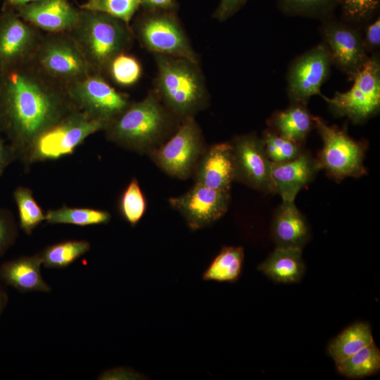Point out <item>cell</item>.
I'll return each instance as SVG.
<instances>
[{
	"label": "cell",
	"instance_id": "obj_39",
	"mask_svg": "<svg viewBox=\"0 0 380 380\" xmlns=\"http://www.w3.org/2000/svg\"><path fill=\"white\" fill-rule=\"evenodd\" d=\"M144 376L129 367H115L103 371L97 378L99 380H130L144 379Z\"/></svg>",
	"mask_w": 380,
	"mask_h": 380
},
{
	"label": "cell",
	"instance_id": "obj_23",
	"mask_svg": "<svg viewBox=\"0 0 380 380\" xmlns=\"http://www.w3.org/2000/svg\"><path fill=\"white\" fill-rule=\"evenodd\" d=\"M258 270L277 283L298 282L305 272L302 248L276 247Z\"/></svg>",
	"mask_w": 380,
	"mask_h": 380
},
{
	"label": "cell",
	"instance_id": "obj_36",
	"mask_svg": "<svg viewBox=\"0 0 380 380\" xmlns=\"http://www.w3.org/2000/svg\"><path fill=\"white\" fill-rule=\"evenodd\" d=\"M18 236V225L12 212L0 208V258L15 243Z\"/></svg>",
	"mask_w": 380,
	"mask_h": 380
},
{
	"label": "cell",
	"instance_id": "obj_17",
	"mask_svg": "<svg viewBox=\"0 0 380 380\" xmlns=\"http://www.w3.org/2000/svg\"><path fill=\"white\" fill-rule=\"evenodd\" d=\"M13 8L25 21L52 33L69 31L77 23L80 13L68 0H42Z\"/></svg>",
	"mask_w": 380,
	"mask_h": 380
},
{
	"label": "cell",
	"instance_id": "obj_20",
	"mask_svg": "<svg viewBox=\"0 0 380 380\" xmlns=\"http://www.w3.org/2000/svg\"><path fill=\"white\" fill-rule=\"evenodd\" d=\"M42 265L38 253L6 261L0 267V281L21 293H49L52 289L42 277Z\"/></svg>",
	"mask_w": 380,
	"mask_h": 380
},
{
	"label": "cell",
	"instance_id": "obj_30",
	"mask_svg": "<svg viewBox=\"0 0 380 380\" xmlns=\"http://www.w3.org/2000/svg\"><path fill=\"white\" fill-rule=\"evenodd\" d=\"M286 15L322 20L334 15L336 0H277Z\"/></svg>",
	"mask_w": 380,
	"mask_h": 380
},
{
	"label": "cell",
	"instance_id": "obj_25",
	"mask_svg": "<svg viewBox=\"0 0 380 380\" xmlns=\"http://www.w3.org/2000/svg\"><path fill=\"white\" fill-rule=\"evenodd\" d=\"M373 341L370 326L360 322L350 325L331 340L327 350L337 363Z\"/></svg>",
	"mask_w": 380,
	"mask_h": 380
},
{
	"label": "cell",
	"instance_id": "obj_38",
	"mask_svg": "<svg viewBox=\"0 0 380 380\" xmlns=\"http://www.w3.org/2000/svg\"><path fill=\"white\" fill-rule=\"evenodd\" d=\"M247 0H220L213 17L218 21H225L238 12Z\"/></svg>",
	"mask_w": 380,
	"mask_h": 380
},
{
	"label": "cell",
	"instance_id": "obj_27",
	"mask_svg": "<svg viewBox=\"0 0 380 380\" xmlns=\"http://www.w3.org/2000/svg\"><path fill=\"white\" fill-rule=\"evenodd\" d=\"M110 219L109 212L89 208L63 205L45 213V222L51 224H68L85 227L105 224L108 223Z\"/></svg>",
	"mask_w": 380,
	"mask_h": 380
},
{
	"label": "cell",
	"instance_id": "obj_34",
	"mask_svg": "<svg viewBox=\"0 0 380 380\" xmlns=\"http://www.w3.org/2000/svg\"><path fill=\"white\" fill-rule=\"evenodd\" d=\"M139 7V0H87L80 8L102 12L129 24Z\"/></svg>",
	"mask_w": 380,
	"mask_h": 380
},
{
	"label": "cell",
	"instance_id": "obj_37",
	"mask_svg": "<svg viewBox=\"0 0 380 380\" xmlns=\"http://www.w3.org/2000/svg\"><path fill=\"white\" fill-rule=\"evenodd\" d=\"M365 48L369 56L379 53L380 49V16L361 28Z\"/></svg>",
	"mask_w": 380,
	"mask_h": 380
},
{
	"label": "cell",
	"instance_id": "obj_2",
	"mask_svg": "<svg viewBox=\"0 0 380 380\" xmlns=\"http://www.w3.org/2000/svg\"><path fill=\"white\" fill-rule=\"evenodd\" d=\"M156 75L154 92L175 117L182 120L207 104L208 91L198 63L187 58L154 54Z\"/></svg>",
	"mask_w": 380,
	"mask_h": 380
},
{
	"label": "cell",
	"instance_id": "obj_26",
	"mask_svg": "<svg viewBox=\"0 0 380 380\" xmlns=\"http://www.w3.org/2000/svg\"><path fill=\"white\" fill-rule=\"evenodd\" d=\"M335 364L338 372L347 378H364L379 371L380 350L373 341L343 360Z\"/></svg>",
	"mask_w": 380,
	"mask_h": 380
},
{
	"label": "cell",
	"instance_id": "obj_18",
	"mask_svg": "<svg viewBox=\"0 0 380 380\" xmlns=\"http://www.w3.org/2000/svg\"><path fill=\"white\" fill-rule=\"evenodd\" d=\"M320 170L317 160L303 151L297 158L271 165L273 193L282 201H294L298 193L315 177Z\"/></svg>",
	"mask_w": 380,
	"mask_h": 380
},
{
	"label": "cell",
	"instance_id": "obj_11",
	"mask_svg": "<svg viewBox=\"0 0 380 380\" xmlns=\"http://www.w3.org/2000/svg\"><path fill=\"white\" fill-rule=\"evenodd\" d=\"M332 65L322 42L296 57L286 73V92L291 103L306 104L313 96H322L321 87Z\"/></svg>",
	"mask_w": 380,
	"mask_h": 380
},
{
	"label": "cell",
	"instance_id": "obj_22",
	"mask_svg": "<svg viewBox=\"0 0 380 380\" xmlns=\"http://www.w3.org/2000/svg\"><path fill=\"white\" fill-rule=\"evenodd\" d=\"M314 118L306 104L291 103L286 109L275 111L267 125L276 134L303 144L315 127Z\"/></svg>",
	"mask_w": 380,
	"mask_h": 380
},
{
	"label": "cell",
	"instance_id": "obj_15",
	"mask_svg": "<svg viewBox=\"0 0 380 380\" xmlns=\"http://www.w3.org/2000/svg\"><path fill=\"white\" fill-rule=\"evenodd\" d=\"M233 148L235 179L264 193H273L272 163L264 150L262 139L255 133L236 137Z\"/></svg>",
	"mask_w": 380,
	"mask_h": 380
},
{
	"label": "cell",
	"instance_id": "obj_40",
	"mask_svg": "<svg viewBox=\"0 0 380 380\" xmlns=\"http://www.w3.org/2000/svg\"><path fill=\"white\" fill-rule=\"evenodd\" d=\"M144 11L175 12L177 8L176 0H139Z\"/></svg>",
	"mask_w": 380,
	"mask_h": 380
},
{
	"label": "cell",
	"instance_id": "obj_29",
	"mask_svg": "<svg viewBox=\"0 0 380 380\" xmlns=\"http://www.w3.org/2000/svg\"><path fill=\"white\" fill-rule=\"evenodd\" d=\"M13 196L18 209L20 228L30 235L39 224L45 221V213L35 200L30 188L18 186Z\"/></svg>",
	"mask_w": 380,
	"mask_h": 380
},
{
	"label": "cell",
	"instance_id": "obj_32",
	"mask_svg": "<svg viewBox=\"0 0 380 380\" xmlns=\"http://www.w3.org/2000/svg\"><path fill=\"white\" fill-rule=\"evenodd\" d=\"M261 139L265 153L271 163L291 160L304 151L301 144L281 137L269 128L262 132Z\"/></svg>",
	"mask_w": 380,
	"mask_h": 380
},
{
	"label": "cell",
	"instance_id": "obj_4",
	"mask_svg": "<svg viewBox=\"0 0 380 380\" xmlns=\"http://www.w3.org/2000/svg\"><path fill=\"white\" fill-rule=\"evenodd\" d=\"M171 115L153 90L142 100L131 103L103 131L110 141L123 148L145 151L165 134Z\"/></svg>",
	"mask_w": 380,
	"mask_h": 380
},
{
	"label": "cell",
	"instance_id": "obj_10",
	"mask_svg": "<svg viewBox=\"0 0 380 380\" xmlns=\"http://www.w3.org/2000/svg\"><path fill=\"white\" fill-rule=\"evenodd\" d=\"M320 21L322 42L332 65L353 80L370 56L363 44L361 29L336 19L334 15Z\"/></svg>",
	"mask_w": 380,
	"mask_h": 380
},
{
	"label": "cell",
	"instance_id": "obj_13",
	"mask_svg": "<svg viewBox=\"0 0 380 380\" xmlns=\"http://www.w3.org/2000/svg\"><path fill=\"white\" fill-rule=\"evenodd\" d=\"M202 148L201 128L190 117L182 120L167 142L152 152V158L168 175L184 179L192 172Z\"/></svg>",
	"mask_w": 380,
	"mask_h": 380
},
{
	"label": "cell",
	"instance_id": "obj_6",
	"mask_svg": "<svg viewBox=\"0 0 380 380\" xmlns=\"http://www.w3.org/2000/svg\"><path fill=\"white\" fill-rule=\"evenodd\" d=\"M32 61L46 77L65 89L93 73L67 32L42 35Z\"/></svg>",
	"mask_w": 380,
	"mask_h": 380
},
{
	"label": "cell",
	"instance_id": "obj_19",
	"mask_svg": "<svg viewBox=\"0 0 380 380\" xmlns=\"http://www.w3.org/2000/svg\"><path fill=\"white\" fill-rule=\"evenodd\" d=\"M234 179L235 167L231 142L210 146L198 163L196 183L214 189L230 191Z\"/></svg>",
	"mask_w": 380,
	"mask_h": 380
},
{
	"label": "cell",
	"instance_id": "obj_5",
	"mask_svg": "<svg viewBox=\"0 0 380 380\" xmlns=\"http://www.w3.org/2000/svg\"><path fill=\"white\" fill-rule=\"evenodd\" d=\"M108 125L76 109L43 132L32 144L21 163L28 167L34 163L70 155L87 137L104 130Z\"/></svg>",
	"mask_w": 380,
	"mask_h": 380
},
{
	"label": "cell",
	"instance_id": "obj_3",
	"mask_svg": "<svg viewBox=\"0 0 380 380\" xmlns=\"http://www.w3.org/2000/svg\"><path fill=\"white\" fill-rule=\"evenodd\" d=\"M67 32L73 39L92 72L102 75L111 61L130 47L132 28L108 14L80 9L75 25Z\"/></svg>",
	"mask_w": 380,
	"mask_h": 380
},
{
	"label": "cell",
	"instance_id": "obj_35",
	"mask_svg": "<svg viewBox=\"0 0 380 380\" xmlns=\"http://www.w3.org/2000/svg\"><path fill=\"white\" fill-rule=\"evenodd\" d=\"M108 72L116 83L122 86H130L139 80L141 67L137 58L124 53L117 56L111 61Z\"/></svg>",
	"mask_w": 380,
	"mask_h": 380
},
{
	"label": "cell",
	"instance_id": "obj_8",
	"mask_svg": "<svg viewBox=\"0 0 380 380\" xmlns=\"http://www.w3.org/2000/svg\"><path fill=\"white\" fill-rule=\"evenodd\" d=\"M314 120L323 142L317 158L320 170L336 182L366 175L363 163L366 144L351 138L343 129L329 125L319 117L315 116Z\"/></svg>",
	"mask_w": 380,
	"mask_h": 380
},
{
	"label": "cell",
	"instance_id": "obj_33",
	"mask_svg": "<svg viewBox=\"0 0 380 380\" xmlns=\"http://www.w3.org/2000/svg\"><path fill=\"white\" fill-rule=\"evenodd\" d=\"M146 208L145 196L137 179L133 178L120 196V213L127 222L132 226H135L144 216Z\"/></svg>",
	"mask_w": 380,
	"mask_h": 380
},
{
	"label": "cell",
	"instance_id": "obj_16",
	"mask_svg": "<svg viewBox=\"0 0 380 380\" xmlns=\"http://www.w3.org/2000/svg\"><path fill=\"white\" fill-rule=\"evenodd\" d=\"M229 200V191L195 183L185 194L170 198L169 203L182 215L189 227L196 230L219 220L227 212Z\"/></svg>",
	"mask_w": 380,
	"mask_h": 380
},
{
	"label": "cell",
	"instance_id": "obj_43",
	"mask_svg": "<svg viewBox=\"0 0 380 380\" xmlns=\"http://www.w3.org/2000/svg\"><path fill=\"white\" fill-rule=\"evenodd\" d=\"M42 1V0H4V4L15 8L18 6L33 2V1Z\"/></svg>",
	"mask_w": 380,
	"mask_h": 380
},
{
	"label": "cell",
	"instance_id": "obj_7",
	"mask_svg": "<svg viewBox=\"0 0 380 380\" xmlns=\"http://www.w3.org/2000/svg\"><path fill=\"white\" fill-rule=\"evenodd\" d=\"M353 80V86L349 90L336 91L331 98L324 95L322 98L334 116L347 117L353 123L361 124L379 111V53L369 56Z\"/></svg>",
	"mask_w": 380,
	"mask_h": 380
},
{
	"label": "cell",
	"instance_id": "obj_12",
	"mask_svg": "<svg viewBox=\"0 0 380 380\" xmlns=\"http://www.w3.org/2000/svg\"><path fill=\"white\" fill-rule=\"evenodd\" d=\"M66 91L79 110L107 123L131 103L127 95L112 87L102 75L94 73L68 86Z\"/></svg>",
	"mask_w": 380,
	"mask_h": 380
},
{
	"label": "cell",
	"instance_id": "obj_21",
	"mask_svg": "<svg viewBox=\"0 0 380 380\" xmlns=\"http://www.w3.org/2000/svg\"><path fill=\"white\" fill-rule=\"evenodd\" d=\"M271 234L277 247L302 248L307 243L309 225L294 201H282L274 213Z\"/></svg>",
	"mask_w": 380,
	"mask_h": 380
},
{
	"label": "cell",
	"instance_id": "obj_41",
	"mask_svg": "<svg viewBox=\"0 0 380 380\" xmlns=\"http://www.w3.org/2000/svg\"><path fill=\"white\" fill-rule=\"evenodd\" d=\"M14 160L15 158L11 146L0 137V176Z\"/></svg>",
	"mask_w": 380,
	"mask_h": 380
},
{
	"label": "cell",
	"instance_id": "obj_42",
	"mask_svg": "<svg viewBox=\"0 0 380 380\" xmlns=\"http://www.w3.org/2000/svg\"><path fill=\"white\" fill-rule=\"evenodd\" d=\"M8 302V296L0 283V317L4 312Z\"/></svg>",
	"mask_w": 380,
	"mask_h": 380
},
{
	"label": "cell",
	"instance_id": "obj_1",
	"mask_svg": "<svg viewBox=\"0 0 380 380\" xmlns=\"http://www.w3.org/2000/svg\"><path fill=\"white\" fill-rule=\"evenodd\" d=\"M76 109L66 89L32 60L0 72V131L20 162L43 132Z\"/></svg>",
	"mask_w": 380,
	"mask_h": 380
},
{
	"label": "cell",
	"instance_id": "obj_9",
	"mask_svg": "<svg viewBox=\"0 0 380 380\" xmlns=\"http://www.w3.org/2000/svg\"><path fill=\"white\" fill-rule=\"evenodd\" d=\"M141 44L153 54L187 58H198L175 12L145 11L132 28Z\"/></svg>",
	"mask_w": 380,
	"mask_h": 380
},
{
	"label": "cell",
	"instance_id": "obj_14",
	"mask_svg": "<svg viewBox=\"0 0 380 380\" xmlns=\"http://www.w3.org/2000/svg\"><path fill=\"white\" fill-rule=\"evenodd\" d=\"M38 30L4 4L0 11V72L32 59L42 36Z\"/></svg>",
	"mask_w": 380,
	"mask_h": 380
},
{
	"label": "cell",
	"instance_id": "obj_28",
	"mask_svg": "<svg viewBox=\"0 0 380 380\" xmlns=\"http://www.w3.org/2000/svg\"><path fill=\"white\" fill-rule=\"evenodd\" d=\"M90 248L88 241L74 239L49 245L38 253L44 267L60 269L73 263Z\"/></svg>",
	"mask_w": 380,
	"mask_h": 380
},
{
	"label": "cell",
	"instance_id": "obj_24",
	"mask_svg": "<svg viewBox=\"0 0 380 380\" xmlns=\"http://www.w3.org/2000/svg\"><path fill=\"white\" fill-rule=\"evenodd\" d=\"M244 251L241 246H224L202 274L205 281L235 282L242 271Z\"/></svg>",
	"mask_w": 380,
	"mask_h": 380
},
{
	"label": "cell",
	"instance_id": "obj_31",
	"mask_svg": "<svg viewBox=\"0 0 380 380\" xmlns=\"http://www.w3.org/2000/svg\"><path fill=\"white\" fill-rule=\"evenodd\" d=\"M341 8V20L362 28L378 15L380 0H336Z\"/></svg>",
	"mask_w": 380,
	"mask_h": 380
}]
</instances>
